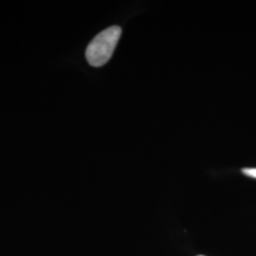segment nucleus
Returning <instances> with one entry per match:
<instances>
[{
    "label": "nucleus",
    "instance_id": "3",
    "mask_svg": "<svg viewBox=\"0 0 256 256\" xmlns=\"http://www.w3.org/2000/svg\"></svg>",
    "mask_w": 256,
    "mask_h": 256
},
{
    "label": "nucleus",
    "instance_id": "2",
    "mask_svg": "<svg viewBox=\"0 0 256 256\" xmlns=\"http://www.w3.org/2000/svg\"><path fill=\"white\" fill-rule=\"evenodd\" d=\"M242 173L250 178H256V168H244L242 169Z\"/></svg>",
    "mask_w": 256,
    "mask_h": 256
},
{
    "label": "nucleus",
    "instance_id": "1",
    "mask_svg": "<svg viewBox=\"0 0 256 256\" xmlns=\"http://www.w3.org/2000/svg\"><path fill=\"white\" fill-rule=\"evenodd\" d=\"M122 34L119 26H112L92 39L86 50L88 62L92 66H102L110 61Z\"/></svg>",
    "mask_w": 256,
    "mask_h": 256
}]
</instances>
